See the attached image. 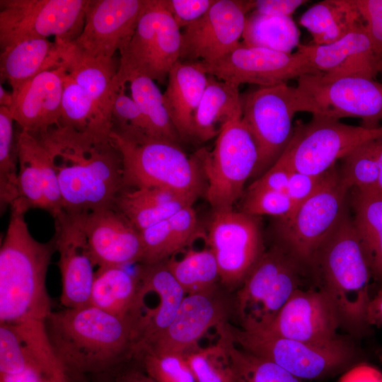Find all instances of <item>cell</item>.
<instances>
[{
    "label": "cell",
    "mask_w": 382,
    "mask_h": 382,
    "mask_svg": "<svg viewBox=\"0 0 382 382\" xmlns=\"http://www.w3.org/2000/svg\"><path fill=\"white\" fill-rule=\"evenodd\" d=\"M34 135L56 172L63 212L83 214L114 207L125 187L122 155L110 135L60 125Z\"/></svg>",
    "instance_id": "obj_1"
},
{
    "label": "cell",
    "mask_w": 382,
    "mask_h": 382,
    "mask_svg": "<svg viewBox=\"0 0 382 382\" xmlns=\"http://www.w3.org/2000/svg\"><path fill=\"white\" fill-rule=\"evenodd\" d=\"M46 328L69 382L109 376L137 356L138 324L91 305L52 312Z\"/></svg>",
    "instance_id": "obj_2"
},
{
    "label": "cell",
    "mask_w": 382,
    "mask_h": 382,
    "mask_svg": "<svg viewBox=\"0 0 382 382\" xmlns=\"http://www.w3.org/2000/svg\"><path fill=\"white\" fill-rule=\"evenodd\" d=\"M24 213L11 210L0 249V323L46 322L52 312L46 276L54 239L46 243L30 234Z\"/></svg>",
    "instance_id": "obj_3"
},
{
    "label": "cell",
    "mask_w": 382,
    "mask_h": 382,
    "mask_svg": "<svg viewBox=\"0 0 382 382\" xmlns=\"http://www.w3.org/2000/svg\"><path fill=\"white\" fill-rule=\"evenodd\" d=\"M317 289L335 306L341 325L359 330L366 325L373 277L360 236L346 212L316 252L308 267Z\"/></svg>",
    "instance_id": "obj_4"
},
{
    "label": "cell",
    "mask_w": 382,
    "mask_h": 382,
    "mask_svg": "<svg viewBox=\"0 0 382 382\" xmlns=\"http://www.w3.org/2000/svg\"><path fill=\"white\" fill-rule=\"evenodd\" d=\"M110 137L122 155L125 188L163 187L196 199L204 190V175L197 155L188 157L178 144L112 132Z\"/></svg>",
    "instance_id": "obj_5"
},
{
    "label": "cell",
    "mask_w": 382,
    "mask_h": 382,
    "mask_svg": "<svg viewBox=\"0 0 382 382\" xmlns=\"http://www.w3.org/2000/svg\"><path fill=\"white\" fill-rule=\"evenodd\" d=\"M306 268L282 245L265 251L233 299V313L241 329L259 332L267 328L301 288Z\"/></svg>",
    "instance_id": "obj_6"
},
{
    "label": "cell",
    "mask_w": 382,
    "mask_h": 382,
    "mask_svg": "<svg viewBox=\"0 0 382 382\" xmlns=\"http://www.w3.org/2000/svg\"><path fill=\"white\" fill-rule=\"evenodd\" d=\"M227 328L241 348L279 365L303 380H320L348 368L355 357L353 346L340 337L325 344H314L235 328Z\"/></svg>",
    "instance_id": "obj_7"
},
{
    "label": "cell",
    "mask_w": 382,
    "mask_h": 382,
    "mask_svg": "<svg viewBox=\"0 0 382 382\" xmlns=\"http://www.w3.org/2000/svg\"><path fill=\"white\" fill-rule=\"evenodd\" d=\"M182 32L161 0H151L135 31L120 52L114 84L118 91L134 76H146L163 83L180 59Z\"/></svg>",
    "instance_id": "obj_8"
},
{
    "label": "cell",
    "mask_w": 382,
    "mask_h": 382,
    "mask_svg": "<svg viewBox=\"0 0 382 382\" xmlns=\"http://www.w3.org/2000/svg\"><path fill=\"white\" fill-rule=\"evenodd\" d=\"M242 120L255 142L258 160L253 175L265 173L281 156L294 132L297 112H307L302 95L286 83L259 86L241 95Z\"/></svg>",
    "instance_id": "obj_9"
},
{
    "label": "cell",
    "mask_w": 382,
    "mask_h": 382,
    "mask_svg": "<svg viewBox=\"0 0 382 382\" xmlns=\"http://www.w3.org/2000/svg\"><path fill=\"white\" fill-rule=\"evenodd\" d=\"M207 180L206 197L214 212L232 209L258 160L253 136L242 120H234L217 136L212 151L195 154Z\"/></svg>",
    "instance_id": "obj_10"
},
{
    "label": "cell",
    "mask_w": 382,
    "mask_h": 382,
    "mask_svg": "<svg viewBox=\"0 0 382 382\" xmlns=\"http://www.w3.org/2000/svg\"><path fill=\"white\" fill-rule=\"evenodd\" d=\"M350 185L335 165L320 188L288 217L279 219L282 245L306 268L318 248L346 212Z\"/></svg>",
    "instance_id": "obj_11"
},
{
    "label": "cell",
    "mask_w": 382,
    "mask_h": 382,
    "mask_svg": "<svg viewBox=\"0 0 382 382\" xmlns=\"http://www.w3.org/2000/svg\"><path fill=\"white\" fill-rule=\"evenodd\" d=\"M381 136L382 127L352 126L337 119L313 115L309 122L296 124L279 158L292 171L318 175L362 144Z\"/></svg>",
    "instance_id": "obj_12"
},
{
    "label": "cell",
    "mask_w": 382,
    "mask_h": 382,
    "mask_svg": "<svg viewBox=\"0 0 382 382\" xmlns=\"http://www.w3.org/2000/svg\"><path fill=\"white\" fill-rule=\"evenodd\" d=\"M88 0H0L1 50L48 38L72 43L81 33Z\"/></svg>",
    "instance_id": "obj_13"
},
{
    "label": "cell",
    "mask_w": 382,
    "mask_h": 382,
    "mask_svg": "<svg viewBox=\"0 0 382 382\" xmlns=\"http://www.w3.org/2000/svg\"><path fill=\"white\" fill-rule=\"evenodd\" d=\"M297 80L307 112L337 120L357 117L362 127H378L382 83L361 76L327 78L323 74L303 75Z\"/></svg>",
    "instance_id": "obj_14"
},
{
    "label": "cell",
    "mask_w": 382,
    "mask_h": 382,
    "mask_svg": "<svg viewBox=\"0 0 382 382\" xmlns=\"http://www.w3.org/2000/svg\"><path fill=\"white\" fill-rule=\"evenodd\" d=\"M207 243L218 265L220 284L228 291L241 286L265 251L255 216L233 209L214 212Z\"/></svg>",
    "instance_id": "obj_15"
},
{
    "label": "cell",
    "mask_w": 382,
    "mask_h": 382,
    "mask_svg": "<svg viewBox=\"0 0 382 382\" xmlns=\"http://www.w3.org/2000/svg\"><path fill=\"white\" fill-rule=\"evenodd\" d=\"M208 74L237 86H271L307 74L318 75L300 52L287 53L240 42L232 50L209 62L199 61Z\"/></svg>",
    "instance_id": "obj_16"
},
{
    "label": "cell",
    "mask_w": 382,
    "mask_h": 382,
    "mask_svg": "<svg viewBox=\"0 0 382 382\" xmlns=\"http://www.w3.org/2000/svg\"><path fill=\"white\" fill-rule=\"evenodd\" d=\"M233 313V299L219 287L205 292L187 294L171 323L150 338L140 349L156 354H186L197 348L199 339L211 328L228 323Z\"/></svg>",
    "instance_id": "obj_17"
},
{
    "label": "cell",
    "mask_w": 382,
    "mask_h": 382,
    "mask_svg": "<svg viewBox=\"0 0 382 382\" xmlns=\"http://www.w3.org/2000/svg\"><path fill=\"white\" fill-rule=\"evenodd\" d=\"M151 0H88L84 25L71 43L91 58H113L131 40Z\"/></svg>",
    "instance_id": "obj_18"
},
{
    "label": "cell",
    "mask_w": 382,
    "mask_h": 382,
    "mask_svg": "<svg viewBox=\"0 0 382 382\" xmlns=\"http://www.w3.org/2000/svg\"><path fill=\"white\" fill-rule=\"evenodd\" d=\"M253 8V1L215 0L201 18L184 28L180 60L209 62L232 50Z\"/></svg>",
    "instance_id": "obj_19"
},
{
    "label": "cell",
    "mask_w": 382,
    "mask_h": 382,
    "mask_svg": "<svg viewBox=\"0 0 382 382\" xmlns=\"http://www.w3.org/2000/svg\"><path fill=\"white\" fill-rule=\"evenodd\" d=\"M86 214L63 212L54 219L52 238L59 253L62 280L60 301L65 308L89 305L96 272L84 229Z\"/></svg>",
    "instance_id": "obj_20"
},
{
    "label": "cell",
    "mask_w": 382,
    "mask_h": 382,
    "mask_svg": "<svg viewBox=\"0 0 382 382\" xmlns=\"http://www.w3.org/2000/svg\"><path fill=\"white\" fill-rule=\"evenodd\" d=\"M338 313L318 289H296L273 321L259 332L301 342L325 344L339 337Z\"/></svg>",
    "instance_id": "obj_21"
},
{
    "label": "cell",
    "mask_w": 382,
    "mask_h": 382,
    "mask_svg": "<svg viewBox=\"0 0 382 382\" xmlns=\"http://www.w3.org/2000/svg\"><path fill=\"white\" fill-rule=\"evenodd\" d=\"M297 51L327 78L361 76L375 79L382 59L375 54L364 23L327 45L299 44Z\"/></svg>",
    "instance_id": "obj_22"
},
{
    "label": "cell",
    "mask_w": 382,
    "mask_h": 382,
    "mask_svg": "<svg viewBox=\"0 0 382 382\" xmlns=\"http://www.w3.org/2000/svg\"><path fill=\"white\" fill-rule=\"evenodd\" d=\"M84 229L93 261L98 267L141 262L140 231L115 208L86 213Z\"/></svg>",
    "instance_id": "obj_23"
},
{
    "label": "cell",
    "mask_w": 382,
    "mask_h": 382,
    "mask_svg": "<svg viewBox=\"0 0 382 382\" xmlns=\"http://www.w3.org/2000/svg\"><path fill=\"white\" fill-rule=\"evenodd\" d=\"M29 369L66 376L51 345L46 322L0 323V374Z\"/></svg>",
    "instance_id": "obj_24"
},
{
    "label": "cell",
    "mask_w": 382,
    "mask_h": 382,
    "mask_svg": "<svg viewBox=\"0 0 382 382\" xmlns=\"http://www.w3.org/2000/svg\"><path fill=\"white\" fill-rule=\"evenodd\" d=\"M65 69L63 64L45 71L13 94L9 110L21 130L38 134L59 125Z\"/></svg>",
    "instance_id": "obj_25"
},
{
    "label": "cell",
    "mask_w": 382,
    "mask_h": 382,
    "mask_svg": "<svg viewBox=\"0 0 382 382\" xmlns=\"http://www.w3.org/2000/svg\"><path fill=\"white\" fill-rule=\"evenodd\" d=\"M64 64L91 98L99 132L110 135L112 109L118 91L114 81L119 64L115 65L113 58L86 57L76 51L71 43L65 54Z\"/></svg>",
    "instance_id": "obj_26"
},
{
    "label": "cell",
    "mask_w": 382,
    "mask_h": 382,
    "mask_svg": "<svg viewBox=\"0 0 382 382\" xmlns=\"http://www.w3.org/2000/svg\"><path fill=\"white\" fill-rule=\"evenodd\" d=\"M137 276L143 292L156 294L158 303L155 308H145L137 328V352L152 337L171 323L186 296L182 286L168 269L166 262L141 264Z\"/></svg>",
    "instance_id": "obj_27"
},
{
    "label": "cell",
    "mask_w": 382,
    "mask_h": 382,
    "mask_svg": "<svg viewBox=\"0 0 382 382\" xmlns=\"http://www.w3.org/2000/svg\"><path fill=\"white\" fill-rule=\"evenodd\" d=\"M69 45L48 38H33L1 50V81H6L12 94L16 93L39 74L62 66Z\"/></svg>",
    "instance_id": "obj_28"
},
{
    "label": "cell",
    "mask_w": 382,
    "mask_h": 382,
    "mask_svg": "<svg viewBox=\"0 0 382 382\" xmlns=\"http://www.w3.org/2000/svg\"><path fill=\"white\" fill-rule=\"evenodd\" d=\"M208 74L199 61L178 60L168 76L163 103L181 139L194 137L193 120L207 83Z\"/></svg>",
    "instance_id": "obj_29"
},
{
    "label": "cell",
    "mask_w": 382,
    "mask_h": 382,
    "mask_svg": "<svg viewBox=\"0 0 382 382\" xmlns=\"http://www.w3.org/2000/svg\"><path fill=\"white\" fill-rule=\"evenodd\" d=\"M140 282L124 267H100L96 271L89 305L138 324L144 313Z\"/></svg>",
    "instance_id": "obj_30"
},
{
    "label": "cell",
    "mask_w": 382,
    "mask_h": 382,
    "mask_svg": "<svg viewBox=\"0 0 382 382\" xmlns=\"http://www.w3.org/2000/svg\"><path fill=\"white\" fill-rule=\"evenodd\" d=\"M196 199L163 187L125 189L113 208L141 231L168 219L184 207L192 206Z\"/></svg>",
    "instance_id": "obj_31"
},
{
    "label": "cell",
    "mask_w": 382,
    "mask_h": 382,
    "mask_svg": "<svg viewBox=\"0 0 382 382\" xmlns=\"http://www.w3.org/2000/svg\"><path fill=\"white\" fill-rule=\"evenodd\" d=\"M242 117L238 86L208 74L194 115V137L204 141L217 137L225 126Z\"/></svg>",
    "instance_id": "obj_32"
},
{
    "label": "cell",
    "mask_w": 382,
    "mask_h": 382,
    "mask_svg": "<svg viewBox=\"0 0 382 382\" xmlns=\"http://www.w3.org/2000/svg\"><path fill=\"white\" fill-rule=\"evenodd\" d=\"M300 23L312 35V44L327 45L364 23L353 0H325L305 11Z\"/></svg>",
    "instance_id": "obj_33"
},
{
    "label": "cell",
    "mask_w": 382,
    "mask_h": 382,
    "mask_svg": "<svg viewBox=\"0 0 382 382\" xmlns=\"http://www.w3.org/2000/svg\"><path fill=\"white\" fill-rule=\"evenodd\" d=\"M16 141L18 197L11 210L24 214L33 208L46 211L42 168L43 146L34 134L21 129L16 135Z\"/></svg>",
    "instance_id": "obj_34"
},
{
    "label": "cell",
    "mask_w": 382,
    "mask_h": 382,
    "mask_svg": "<svg viewBox=\"0 0 382 382\" xmlns=\"http://www.w3.org/2000/svg\"><path fill=\"white\" fill-rule=\"evenodd\" d=\"M242 38L248 46L291 53L299 45L300 33L290 16L251 11L246 16Z\"/></svg>",
    "instance_id": "obj_35"
},
{
    "label": "cell",
    "mask_w": 382,
    "mask_h": 382,
    "mask_svg": "<svg viewBox=\"0 0 382 382\" xmlns=\"http://www.w3.org/2000/svg\"><path fill=\"white\" fill-rule=\"evenodd\" d=\"M227 323L216 328L217 341L231 359L236 382H306L275 363L238 347L229 333Z\"/></svg>",
    "instance_id": "obj_36"
},
{
    "label": "cell",
    "mask_w": 382,
    "mask_h": 382,
    "mask_svg": "<svg viewBox=\"0 0 382 382\" xmlns=\"http://www.w3.org/2000/svg\"><path fill=\"white\" fill-rule=\"evenodd\" d=\"M165 262L186 295L213 290L220 282L215 256L208 247L189 249L180 259L170 257Z\"/></svg>",
    "instance_id": "obj_37"
},
{
    "label": "cell",
    "mask_w": 382,
    "mask_h": 382,
    "mask_svg": "<svg viewBox=\"0 0 382 382\" xmlns=\"http://www.w3.org/2000/svg\"><path fill=\"white\" fill-rule=\"evenodd\" d=\"M131 97L146 117L152 138L178 144L180 137L163 103V93L151 78L137 75L128 82Z\"/></svg>",
    "instance_id": "obj_38"
},
{
    "label": "cell",
    "mask_w": 382,
    "mask_h": 382,
    "mask_svg": "<svg viewBox=\"0 0 382 382\" xmlns=\"http://www.w3.org/2000/svg\"><path fill=\"white\" fill-rule=\"evenodd\" d=\"M13 118L8 108L0 106V204L1 210L17 200L18 154Z\"/></svg>",
    "instance_id": "obj_39"
},
{
    "label": "cell",
    "mask_w": 382,
    "mask_h": 382,
    "mask_svg": "<svg viewBox=\"0 0 382 382\" xmlns=\"http://www.w3.org/2000/svg\"><path fill=\"white\" fill-rule=\"evenodd\" d=\"M59 125L80 132L105 135L98 130L96 112L91 98L66 69L64 76Z\"/></svg>",
    "instance_id": "obj_40"
},
{
    "label": "cell",
    "mask_w": 382,
    "mask_h": 382,
    "mask_svg": "<svg viewBox=\"0 0 382 382\" xmlns=\"http://www.w3.org/2000/svg\"><path fill=\"white\" fill-rule=\"evenodd\" d=\"M374 139L362 144L342 158L339 168L350 186L363 194L374 195L378 185L379 170Z\"/></svg>",
    "instance_id": "obj_41"
},
{
    "label": "cell",
    "mask_w": 382,
    "mask_h": 382,
    "mask_svg": "<svg viewBox=\"0 0 382 382\" xmlns=\"http://www.w3.org/2000/svg\"><path fill=\"white\" fill-rule=\"evenodd\" d=\"M185 357L197 382H236L231 359L218 341L204 348L198 347Z\"/></svg>",
    "instance_id": "obj_42"
},
{
    "label": "cell",
    "mask_w": 382,
    "mask_h": 382,
    "mask_svg": "<svg viewBox=\"0 0 382 382\" xmlns=\"http://www.w3.org/2000/svg\"><path fill=\"white\" fill-rule=\"evenodd\" d=\"M120 88L111 114V132L120 137L141 139L152 138L148 122L137 104Z\"/></svg>",
    "instance_id": "obj_43"
},
{
    "label": "cell",
    "mask_w": 382,
    "mask_h": 382,
    "mask_svg": "<svg viewBox=\"0 0 382 382\" xmlns=\"http://www.w3.org/2000/svg\"><path fill=\"white\" fill-rule=\"evenodd\" d=\"M135 359L156 382H197L185 354L144 351Z\"/></svg>",
    "instance_id": "obj_44"
},
{
    "label": "cell",
    "mask_w": 382,
    "mask_h": 382,
    "mask_svg": "<svg viewBox=\"0 0 382 382\" xmlns=\"http://www.w3.org/2000/svg\"><path fill=\"white\" fill-rule=\"evenodd\" d=\"M295 209L296 205L285 192L249 187L242 212L253 216L270 215L284 219Z\"/></svg>",
    "instance_id": "obj_45"
},
{
    "label": "cell",
    "mask_w": 382,
    "mask_h": 382,
    "mask_svg": "<svg viewBox=\"0 0 382 382\" xmlns=\"http://www.w3.org/2000/svg\"><path fill=\"white\" fill-rule=\"evenodd\" d=\"M353 203V221L361 238L382 237V197L356 191Z\"/></svg>",
    "instance_id": "obj_46"
},
{
    "label": "cell",
    "mask_w": 382,
    "mask_h": 382,
    "mask_svg": "<svg viewBox=\"0 0 382 382\" xmlns=\"http://www.w3.org/2000/svg\"><path fill=\"white\" fill-rule=\"evenodd\" d=\"M376 55L382 59V0H353Z\"/></svg>",
    "instance_id": "obj_47"
},
{
    "label": "cell",
    "mask_w": 382,
    "mask_h": 382,
    "mask_svg": "<svg viewBox=\"0 0 382 382\" xmlns=\"http://www.w3.org/2000/svg\"><path fill=\"white\" fill-rule=\"evenodd\" d=\"M215 0H161L180 28L201 18Z\"/></svg>",
    "instance_id": "obj_48"
},
{
    "label": "cell",
    "mask_w": 382,
    "mask_h": 382,
    "mask_svg": "<svg viewBox=\"0 0 382 382\" xmlns=\"http://www.w3.org/2000/svg\"><path fill=\"white\" fill-rule=\"evenodd\" d=\"M168 221L178 251L190 245L199 234L197 218L192 206L178 211L168 218Z\"/></svg>",
    "instance_id": "obj_49"
},
{
    "label": "cell",
    "mask_w": 382,
    "mask_h": 382,
    "mask_svg": "<svg viewBox=\"0 0 382 382\" xmlns=\"http://www.w3.org/2000/svg\"><path fill=\"white\" fill-rule=\"evenodd\" d=\"M328 171L321 175H312L291 170L286 194L296 205V209L320 188Z\"/></svg>",
    "instance_id": "obj_50"
},
{
    "label": "cell",
    "mask_w": 382,
    "mask_h": 382,
    "mask_svg": "<svg viewBox=\"0 0 382 382\" xmlns=\"http://www.w3.org/2000/svg\"><path fill=\"white\" fill-rule=\"evenodd\" d=\"M291 170L278 158L277 161L268 168L257 180L250 185L249 187L266 189L277 192H285Z\"/></svg>",
    "instance_id": "obj_51"
},
{
    "label": "cell",
    "mask_w": 382,
    "mask_h": 382,
    "mask_svg": "<svg viewBox=\"0 0 382 382\" xmlns=\"http://www.w3.org/2000/svg\"><path fill=\"white\" fill-rule=\"evenodd\" d=\"M304 0H256L253 1V11L270 16H290Z\"/></svg>",
    "instance_id": "obj_52"
},
{
    "label": "cell",
    "mask_w": 382,
    "mask_h": 382,
    "mask_svg": "<svg viewBox=\"0 0 382 382\" xmlns=\"http://www.w3.org/2000/svg\"><path fill=\"white\" fill-rule=\"evenodd\" d=\"M109 377L111 382H156L137 359L124 364Z\"/></svg>",
    "instance_id": "obj_53"
},
{
    "label": "cell",
    "mask_w": 382,
    "mask_h": 382,
    "mask_svg": "<svg viewBox=\"0 0 382 382\" xmlns=\"http://www.w3.org/2000/svg\"><path fill=\"white\" fill-rule=\"evenodd\" d=\"M0 382H69V379L65 376L29 369L14 374H0Z\"/></svg>",
    "instance_id": "obj_54"
},
{
    "label": "cell",
    "mask_w": 382,
    "mask_h": 382,
    "mask_svg": "<svg viewBox=\"0 0 382 382\" xmlns=\"http://www.w3.org/2000/svg\"><path fill=\"white\" fill-rule=\"evenodd\" d=\"M339 382H382V372L366 363L352 366Z\"/></svg>",
    "instance_id": "obj_55"
},
{
    "label": "cell",
    "mask_w": 382,
    "mask_h": 382,
    "mask_svg": "<svg viewBox=\"0 0 382 382\" xmlns=\"http://www.w3.org/2000/svg\"><path fill=\"white\" fill-rule=\"evenodd\" d=\"M365 321L368 326L382 327V286L368 304Z\"/></svg>",
    "instance_id": "obj_56"
},
{
    "label": "cell",
    "mask_w": 382,
    "mask_h": 382,
    "mask_svg": "<svg viewBox=\"0 0 382 382\" xmlns=\"http://www.w3.org/2000/svg\"><path fill=\"white\" fill-rule=\"evenodd\" d=\"M375 151L378 164V180L374 195L382 197V136L374 139Z\"/></svg>",
    "instance_id": "obj_57"
},
{
    "label": "cell",
    "mask_w": 382,
    "mask_h": 382,
    "mask_svg": "<svg viewBox=\"0 0 382 382\" xmlns=\"http://www.w3.org/2000/svg\"><path fill=\"white\" fill-rule=\"evenodd\" d=\"M13 102V96L12 93H8L2 86V83L0 85V106L6 107L8 109L11 108Z\"/></svg>",
    "instance_id": "obj_58"
},
{
    "label": "cell",
    "mask_w": 382,
    "mask_h": 382,
    "mask_svg": "<svg viewBox=\"0 0 382 382\" xmlns=\"http://www.w3.org/2000/svg\"><path fill=\"white\" fill-rule=\"evenodd\" d=\"M88 382H111V381L109 377H100L90 380Z\"/></svg>",
    "instance_id": "obj_59"
},
{
    "label": "cell",
    "mask_w": 382,
    "mask_h": 382,
    "mask_svg": "<svg viewBox=\"0 0 382 382\" xmlns=\"http://www.w3.org/2000/svg\"><path fill=\"white\" fill-rule=\"evenodd\" d=\"M381 74H382V70H381Z\"/></svg>",
    "instance_id": "obj_60"
}]
</instances>
